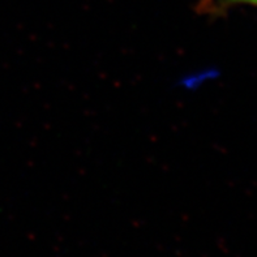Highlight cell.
<instances>
[{
  "instance_id": "obj_1",
  "label": "cell",
  "mask_w": 257,
  "mask_h": 257,
  "mask_svg": "<svg viewBox=\"0 0 257 257\" xmlns=\"http://www.w3.org/2000/svg\"><path fill=\"white\" fill-rule=\"evenodd\" d=\"M247 2H253V3H254V2H256V0H247Z\"/></svg>"
},
{
  "instance_id": "obj_2",
  "label": "cell",
  "mask_w": 257,
  "mask_h": 257,
  "mask_svg": "<svg viewBox=\"0 0 257 257\" xmlns=\"http://www.w3.org/2000/svg\"><path fill=\"white\" fill-rule=\"evenodd\" d=\"M254 3H257V0H256V2H254Z\"/></svg>"
}]
</instances>
